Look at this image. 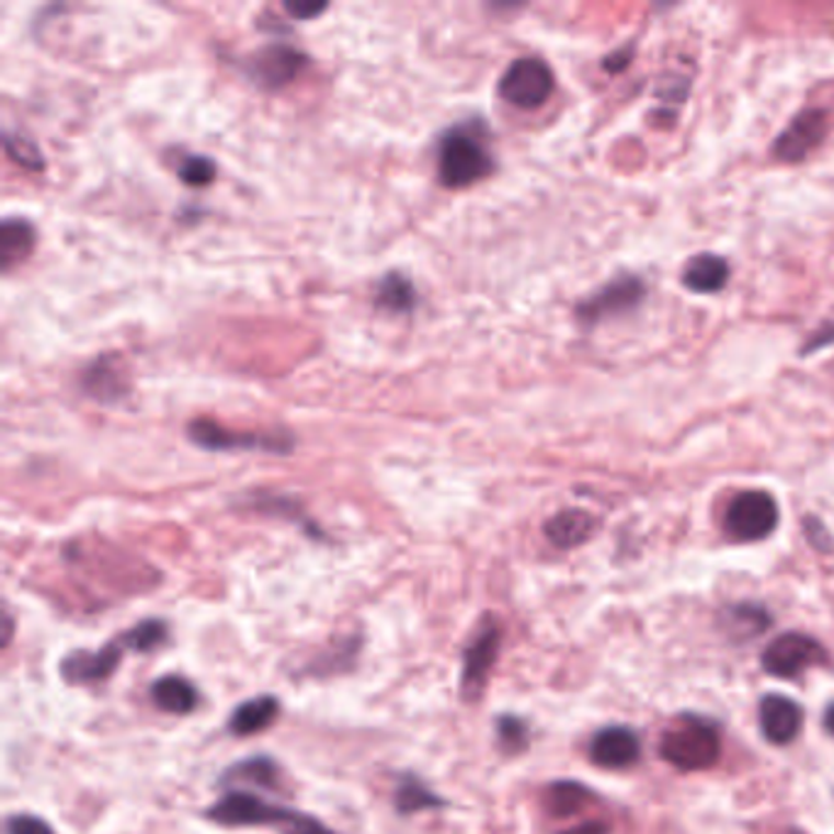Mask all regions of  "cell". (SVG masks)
Segmentation results:
<instances>
[{
	"label": "cell",
	"instance_id": "1",
	"mask_svg": "<svg viewBox=\"0 0 834 834\" xmlns=\"http://www.w3.org/2000/svg\"><path fill=\"white\" fill-rule=\"evenodd\" d=\"M206 818L226 827L272 825L279 827L282 834H331L316 818L304 815L299 810L274 806V802L245 793V790H228L216 806L208 808Z\"/></svg>",
	"mask_w": 834,
	"mask_h": 834
},
{
	"label": "cell",
	"instance_id": "2",
	"mask_svg": "<svg viewBox=\"0 0 834 834\" xmlns=\"http://www.w3.org/2000/svg\"><path fill=\"white\" fill-rule=\"evenodd\" d=\"M494 169L488 135L480 123H462L443 135L438 145V179L446 188H466Z\"/></svg>",
	"mask_w": 834,
	"mask_h": 834
},
{
	"label": "cell",
	"instance_id": "3",
	"mask_svg": "<svg viewBox=\"0 0 834 834\" xmlns=\"http://www.w3.org/2000/svg\"><path fill=\"white\" fill-rule=\"evenodd\" d=\"M661 756L681 770H705L720 758V734L698 715H683L661 736Z\"/></svg>",
	"mask_w": 834,
	"mask_h": 834
},
{
	"label": "cell",
	"instance_id": "4",
	"mask_svg": "<svg viewBox=\"0 0 834 834\" xmlns=\"http://www.w3.org/2000/svg\"><path fill=\"white\" fill-rule=\"evenodd\" d=\"M778 526V504L768 492H739L724 514V532L734 541H762Z\"/></svg>",
	"mask_w": 834,
	"mask_h": 834
},
{
	"label": "cell",
	"instance_id": "5",
	"mask_svg": "<svg viewBox=\"0 0 834 834\" xmlns=\"http://www.w3.org/2000/svg\"><path fill=\"white\" fill-rule=\"evenodd\" d=\"M553 93V71L544 59L524 57L504 71L500 81V96L516 108L534 111L544 105Z\"/></svg>",
	"mask_w": 834,
	"mask_h": 834
},
{
	"label": "cell",
	"instance_id": "6",
	"mask_svg": "<svg viewBox=\"0 0 834 834\" xmlns=\"http://www.w3.org/2000/svg\"><path fill=\"white\" fill-rule=\"evenodd\" d=\"M825 649L815 639L798 635V631H788V635H780L764 649L762 666L776 678H796L806 669L825 661Z\"/></svg>",
	"mask_w": 834,
	"mask_h": 834
},
{
	"label": "cell",
	"instance_id": "7",
	"mask_svg": "<svg viewBox=\"0 0 834 834\" xmlns=\"http://www.w3.org/2000/svg\"><path fill=\"white\" fill-rule=\"evenodd\" d=\"M643 294H647V287L639 277H631V274H625V277H617L615 282H609L607 287H602L595 292L593 297L585 299L583 304H578V319L583 323H599L605 319H612V316H621L635 311L641 304Z\"/></svg>",
	"mask_w": 834,
	"mask_h": 834
},
{
	"label": "cell",
	"instance_id": "8",
	"mask_svg": "<svg viewBox=\"0 0 834 834\" xmlns=\"http://www.w3.org/2000/svg\"><path fill=\"white\" fill-rule=\"evenodd\" d=\"M498 651H500L498 621L484 619L480 629L472 635L466 649V659H462V695H466V700L480 698V693L484 690V683H488L490 669L494 666V659H498Z\"/></svg>",
	"mask_w": 834,
	"mask_h": 834
},
{
	"label": "cell",
	"instance_id": "9",
	"mask_svg": "<svg viewBox=\"0 0 834 834\" xmlns=\"http://www.w3.org/2000/svg\"><path fill=\"white\" fill-rule=\"evenodd\" d=\"M306 67H309V57L287 45L265 47L248 59L250 79L267 91L287 87Z\"/></svg>",
	"mask_w": 834,
	"mask_h": 834
},
{
	"label": "cell",
	"instance_id": "10",
	"mask_svg": "<svg viewBox=\"0 0 834 834\" xmlns=\"http://www.w3.org/2000/svg\"><path fill=\"white\" fill-rule=\"evenodd\" d=\"M128 649L123 635L115 637L111 643H105L99 651H73L69 656L61 661V675H65L67 683L73 685H87V683H99L105 681L108 675L121 666L123 661V651Z\"/></svg>",
	"mask_w": 834,
	"mask_h": 834
},
{
	"label": "cell",
	"instance_id": "11",
	"mask_svg": "<svg viewBox=\"0 0 834 834\" xmlns=\"http://www.w3.org/2000/svg\"><path fill=\"white\" fill-rule=\"evenodd\" d=\"M827 133V113L825 111H802L788 128L780 133L774 145V155L784 162H800L815 150Z\"/></svg>",
	"mask_w": 834,
	"mask_h": 834
},
{
	"label": "cell",
	"instance_id": "12",
	"mask_svg": "<svg viewBox=\"0 0 834 834\" xmlns=\"http://www.w3.org/2000/svg\"><path fill=\"white\" fill-rule=\"evenodd\" d=\"M188 438L198 443L201 448L208 450H230V448H262L272 453H287L292 448V438L279 441L277 436H260V434H236L218 426L216 421L196 419L188 424Z\"/></svg>",
	"mask_w": 834,
	"mask_h": 834
},
{
	"label": "cell",
	"instance_id": "13",
	"mask_svg": "<svg viewBox=\"0 0 834 834\" xmlns=\"http://www.w3.org/2000/svg\"><path fill=\"white\" fill-rule=\"evenodd\" d=\"M641 744L629 727H605L590 742V758L599 768L619 770L639 762Z\"/></svg>",
	"mask_w": 834,
	"mask_h": 834
},
{
	"label": "cell",
	"instance_id": "14",
	"mask_svg": "<svg viewBox=\"0 0 834 834\" xmlns=\"http://www.w3.org/2000/svg\"><path fill=\"white\" fill-rule=\"evenodd\" d=\"M758 722L770 744H788L798 736L802 727V710L786 695H766L758 705Z\"/></svg>",
	"mask_w": 834,
	"mask_h": 834
},
{
	"label": "cell",
	"instance_id": "15",
	"mask_svg": "<svg viewBox=\"0 0 834 834\" xmlns=\"http://www.w3.org/2000/svg\"><path fill=\"white\" fill-rule=\"evenodd\" d=\"M597 529V519L585 510H563L546 522V538L556 548H578L593 538Z\"/></svg>",
	"mask_w": 834,
	"mask_h": 834
},
{
	"label": "cell",
	"instance_id": "16",
	"mask_svg": "<svg viewBox=\"0 0 834 834\" xmlns=\"http://www.w3.org/2000/svg\"><path fill=\"white\" fill-rule=\"evenodd\" d=\"M730 282V265L720 255L702 252L695 255L683 270V284L695 294H715Z\"/></svg>",
	"mask_w": 834,
	"mask_h": 834
},
{
	"label": "cell",
	"instance_id": "17",
	"mask_svg": "<svg viewBox=\"0 0 834 834\" xmlns=\"http://www.w3.org/2000/svg\"><path fill=\"white\" fill-rule=\"evenodd\" d=\"M277 712H279L277 698H272V695H260V698L248 700L240 707H236L233 715H230L228 730L240 736L258 734L262 730H267V727L274 722V717H277Z\"/></svg>",
	"mask_w": 834,
	"mask_h": 834
},
{
	"label": "cell",
	"instance_id": "18",
	"mask_svg": "<svg viewBox=\"0 0 834 834\" xmlns=\"http://www.w3.org/2000/svg\"><path fill=\"white\" fill-rule=\"evenodd\" d=\"M35 248V230L27 220L8 218L0 228V267L10 272L20 262L27 260Z\"/></svg>",
	"mask_w": 834,
	"mask_h": 834
},
{
	"label": "cell",
	"instance_id": "19",
	"mask_svg": "<svg viewBox=\"0 0 834 834\" xmlns=\"http://www.w3.org/2000/svg\"><path fill=\"white\" fill-rule=\"evenodd\" d=\"M152 700L164 712L188 715L196 710L198 695L194 685L182 675H164L152 685Z\"/></svg>",
	"mask_w": 834,
	"mask_h": 834
},
{
	"label": "cell",
	"instance_id": "20",
	"mask_svg": "<svg viewBox=\"0 0 834 834\" xmlns=\"http://www.w3.org/2000/svg\"><path fill=\"white\" fill-rule=\"evenodd\" d=\"M83 389H87V395L101 401H115L125 395L128 387L123 385V373L113 357H101L83 375Z\"/></svg>",
	"mask_w": 834,
	"mask_h": 834
},
{
	"label": "cell",
	"instance_id": "21",
	"mask_svg": "<svg viewBox=\"0 0 834 834\" xmlns=\"http://www.w3.org/2000/svg\"><path fill=\"white\" fill-rule=\"evenodd\" d=\"M595 800L593 790L573 784V780H558L546 790V810L556 818H570L575 812L585 810Z\"/></svg>",
	"mask_w": 834,
	"mask_h": 834
},
{
	"label": "cell",
	"instance_id": "22",
	"mask_svg": "<svg viewBox=\"0 0 834 834\" xmlns=\"http://www.w3.org/2000/svg\"><path fill=\"white\" fill-rule=\"evenodd\" d=\"M414 284L407 277H401L399 272H389L387 277L379 282L377 306H382V309H389L392 313H407L414 309Z\"/></svg>",
	"mask_w": 834,
	"mask_h": 834
},
{
	"label": "cell",
	"instance_id": "23",
	"mask_svg": "<svg viewBox=\"0 0 834 834\" xmlns=\"http://www.w3.org/2000/svg\"><path fill=\"white\" fill-rule=\"evenodd\" d=\"M395 806L401 815H409V812H419L424 808H441L443 800L434 793V790L421 784L416 776H404L397 786Z\"/></svg>",
	"mask_w": 834,
	"mask_h": 834
},
{
	"label": "cell",
	"instance_id": "24",
	"mask_svg": "<svg viewBox=\"0 0 834 834\" xmlns=\"http://www.w3.org/2000/svg\"><path fill=\"white\" fill-rule=\"evenodd\" d=\"M167 635L169 631L162 619H145L130 631H125L123 639L125 643H128V649L137 653H147V651H155L157 647H162V643L167 641Z\"/></svg>",
	"mask_w": 834,
	"mask_h": 834
},
{
	"label": "cell",
	"instance_id": "25",
	"mask_svg": "<svg viewBox=\"0 0 834 834\" xmlns=\"http://www.w3.org/2000/svg\"><path fill=\"white\" fill-rule=\"evenodd\" d=\"M176 172H179V179H182V182L188 186H206V184L214 182L216 164L206 160V157H201V155H188V157H184L182 162H179Z\"/></svg>",
	"mask_w": 834,
	"mask_h": 834
},
{
	"label": "cell",
	"instance_id": "26",
	"mask_svg": "<svg viewBox=\"0 0 834 834\" xmlns=\"http://www.w3.org/2000/svg\"><path fill=\"white\" fill-rule=\"evenodd\" d=\"M498 736L504 752H522L529 744V732H526V724L519 720V717L504 715L498 720Z\"/></svg>",
	"mask_w": 834,
	"mask_h": 834
},
{
	"label": "cell",
	"instance_id": "27",
	"mask_svg": "<svg viewBox=\"0 0 834 834\" xmlns=\"http://www.w3.org/2000/svg\"><path fill=\"white\" fill-rule=\"evenodd\" d=\"M5 152L10 155V160H15L18 164H23L25 169H33V172H37V169H42L45 164H42V152L37 150V147L25 140V137H18V135H5Z\"/></svg>",
	"mask_w": 834,
	"mask_h": 834
},
{
	"label": "cell",
	"instance_id": "28",
	"mask_svg": "<svg viewBox=\"0 0 834 834\" xmlns=\"http://www.w3.org/2000/svg\"><path fill=\"white\" fill-rule=\"evenodd\" d=\"M228 778H245V780H255V784H262V786H272L274 764L270 762V758H250V762L230 768Z\"/></svg>",
	"mask_w": 834,
	"mask_h": 834
},
{
	"label": "cell",
	"instance_id": "29",
	"mask_svg": "<svg viewBox=\"0 0 834 834\" xmlns=\"http://www.w3.org/2000/svg\"><path fill=\"white\" fill-rule=\"evenodd\" d=\"M5 827H8V834H55L45 820H39L35 815H23V812L8 818Z\"/></svg>",
	"mask_w": 834,
	"mask_h": 834
},
{
	"label": "cell",
	"instance_id": "30",
	"mask_svg": "<svg viewBox=\"0 0 834 834\" xmlns=\"http://www.w3.org/2000/svg\"><path fill=\"white\" fill-rule=\"evenodd\" d=\"M284 8H287V13L297 18V20H311V18L321 15V13H325V10H329V5H325V3H323V5H313V3H287Z\"/></svg>",
	"mask_w": 834,
	"mask_h": 834
},
{
	"label": "cell",
	"instance_id": "31",
	"mask_svg": "<svg viewBox=\"0 0 834 834\" xmlns=\"http://www.w3.org/2000/svg\"><path fill=\"white\" fill-rule=\"evenodd\" d=\"M830 343H834V323L825 325V329L818 331V333H812V338L806 343V347H802V355H808L810 351H818V347L830 345Z\"/></svg>",
	"mask_w": 834,
	"mask_h": 834
},
{
	"label": "cell",
	"instance_id": "32",
	"mask_svg": "<svg viewBox=\"0 0 834 834\" xmlns=\"http://www.w3.org/2000/svg\"><path fill=\"white\" fill-rule=\"evenodd\" d=\"M563 834H609V825L602 820H587L583 825H578L573 830H565Z\"/></svg>",
	"mask_w": 834,
	"mask_h": 834
},
{
	"label": "cell",
	"instance_id": "33",
	"mask_svg": "<svg viewBox=\"0 0 834 834\" xmlns=\"http://www.w3.org/2000/svg\"><path fill=\"white\" fill-rule=\"evenodd\" d=\"M825 730L830 734H834V702L827 705V710H825Z\"/></svg>",
	"mask_w": 834,
	"mask_h": 834
},
{
	"label": "cell",
	"instance_id": "34",
	"mask_svg": "<svg viewBox=\"0 0 834 834\" xmlns=\"http://www.w3.org/2000/svg\"><path fill=\"white\" fill-rule=\"evenodd\" d=\"M786 834H802V832H798V830H788Z\"/></svg>",
	"mask_w": 834,
	"mask_h": 834
}]
</instances>
